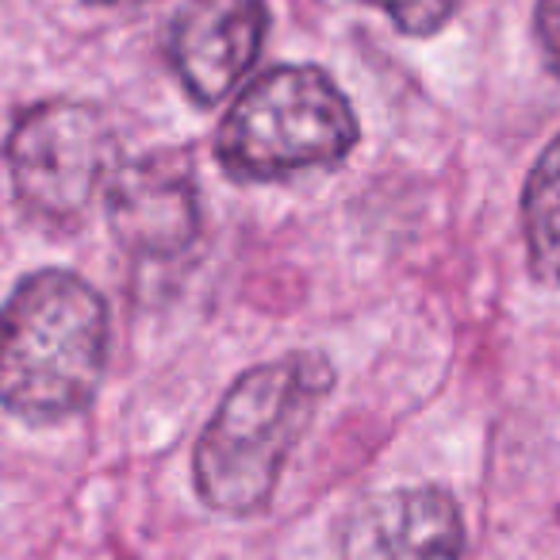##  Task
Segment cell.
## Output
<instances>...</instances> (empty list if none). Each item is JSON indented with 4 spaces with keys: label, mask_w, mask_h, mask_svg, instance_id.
<instances>
[{
    "label": "cell",
    "mask_w": 560,
    "mask_h": 560,
    "mask_svg": "<svg viewBox=\"0 0 560 560\" xmlns=\"http://www.w3.org/2000/svg\"><path fill=\"white\" fill-rule=\"evenodd\" d=\"M112 315L70 269H39L0 307V404L32 427H55L96 399L108 369Z\"/></svg>",
    "instance_id": "1"
},
{
    "label": "cell",
    "mask_w": 560,
    "mask_h": 560,
    "mask_svg": "<svg viewBox=\"0 0 560 560\" xmlns=\"http://www.w3.org/2000/svg\"><path fill=\"white\" fill-rule=\"evenodd\" d=\"M330 388L335 365L315 350L284 353L242 373L196 442V495L231 518L261 514Z\"/></svg>",
    "instance_id": "2"
},
{
    "label": "cell",
    "mask_w": 560,
    "mask_h": 560,
    "mask_svg": "<svg viewBox=\"0 0 560 560\" xmlns=\"http://www.w3.org/2000/svg\"><path fill=\"white\" fill-rule=\"evenodd\" d=\"M361 127L346 93L319 66H272L231 104L215 131V162L231 180H292L335 170Z\"/></svg>",
    "instance_id": "3"
},
{
    "label": "cell",
    "mask_w": 560,
    "mask_h": 560,
    "mask_svg": "<svg viewBox=\"0 0 560 560\" xmlns=\"http://www.w3.org/2000/svg\"><path fill=\"white\" fill-rule=\"evenodd\" d=\"M4 162L27 219L47 231H73L85 223L119 158L116 135L93 104L55 96L20 112Z\"/></svg>",
    "instance_id": "4"
},
{
    "label": "cell",
    "mask_w": 560,
    "mask_h": 560,
    "mask_svg": "<svg viewBox=\"0 0 560 560\" xmlns=\"http://www.w3.org/2000/svg\"><path fill=\"white\" fill-rule=\"evenodd\" d=\"M104 203L116 242L142 261L185 257L200 238V185L192 162L177 150L119 158Z\"/></svg>",
    "instance_id": "5"
},
{
    "label": "cell",
    "mask_w": 560,
    "mask_h": 560,
    "mask_svg": "<svg viewBox=\"0 0 560 560\" xmlns=\"http://www.w3.org/2000/svg\"><path fill=\"white\" fill-rule=\"evenodd\" d=\"M269 35L265 0H185L165 32V58L200 108L242 85Z\"/></svg>",
    "instance_id": "6"
},
{
    "label": "cell",
    "mask_w": 560,
    "mask_h": 560,
    "mask_svg": "<svg viewBox=\"0 0 560 560\" xmlns=\"http://www.w3.org/2000/svg\"><path fill=\"white\" fill-rule=\"evenodd\" d=\"M465 549L457 499L419 483L365 499L346 522L338 560H465Z\"/></svg>",
    "instance_id": "7"
},
{
    "label": "cell",
    "mask_w": 560,
    "mask_h": 560,
    "mask_svg": "<svg viewBox=\"0 0 560 560\" xmlns=\"http://www.w3.org/2000/svg\"><path fill=\"white\" fill-rule=\"evenodd\" d=\"M522 234L529 272L560 289V135L541 150L522 188Z\"/></svg>",
    "instance_id": "8"
},
{
    "label": "cell",
    "mask_w": 560,
    "mask_h": 560,
    "mask_svg": "<svg viewBox=\"0 0 560 560\" xmlns=\"http://www.w3.org/2000/svg\"><path fill=\"white\" fill-rule=\"evenodd\" d=\"M353 4H365L376 9L381 16H388V24L404 35H434L457 12V0H353Z\"/></svg>",
    "instance_id": "9"
},
{
    "label": "cell",
    "mask_w": 560,
    "mask_h": 560,
    "mask_svg": "<svg viewBox=\"0 0 560 560\" xmlns=\"http://www.w3.org/2000/svg\"><path fill=\"white\" fill-rule=\"evenodd\" d=\"M534 35L545 55V66L560 78V0H537L534 4Z\"/></svg>",
    "instance_id": "10"
},
{
    "label": "cell",
    "mask_w": 560,
    "mask_h": 560,
    "mask_svg": "<svg viewBox=\"0 0 560 560\" xmlns=\"http://www.w3.org/2000/svg\"><path fill=\"white\" fill-rule=\"evenodd\" d=\"M96 4H135V0H96Z\"/></svg>",
    "instance_id": "11"
}]
</instances>
